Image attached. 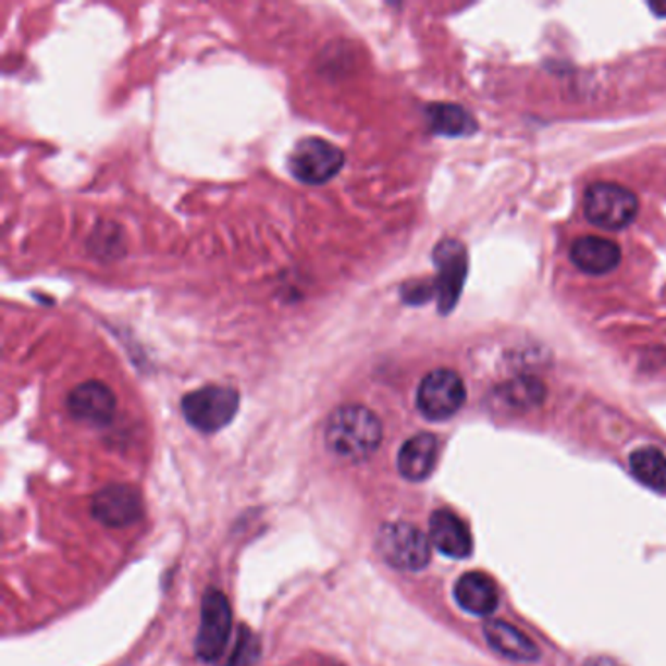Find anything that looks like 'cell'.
<instances>
[{
	"label": "cell",
	"instance_id": "cell-1",
	"mask_svg": "<svg viewBox=\"0 0 666 666\" xmlns=\"http://www.w3.org/2000/svg\"><path fill=\"white\" fill-rule=\"evenodd\" d=\"M383 440L378 415L362 405H344L326 422L324 442L329 449L348 461H363L373 456Z\"/></svg>",
	"mask_w": 666,
	"mask_h": 666
},
{
	"label": "cell",
	"instance_id": "cell-2",
	"mask_svg": "<svg viewBox=\"0 0 666 666\" xmlns=\"http://www.w3.org/2000/svg\"><path fill=\"white\" fill-rule=\"evenodd\" d=\"M639 213L638 196L614 182H596L584 194V215L606 231L629 227Z\"/></svg>",
	"mask_w": 666,
	"mask_h": 666
},
{
	"label": "cell",
	"instance_id": "cell-3",
	"mask_svg": "<svg viewBox=\"0 0 666 666\" xmlns=\"http://www.w3.org/2000/svg\"><path fill=\"white\" fill-rule=\"evenodd\" d=\"M238 393L227 385H206L192 391L182 399V415L200 432H218L235 419Z\"/></svg>",
	"mask_w": 666,
	"mask_h": 666
},
{
	"label": "cell",
	"instance_id": "cell-4",
	"mask_svg": "<svg viewBox=\"0 0 666 666\" xmlns=\"http://www.w3.org/2000/svg\"><path fill=\"white\" fill-rule=\"evenodd\" d=\"M375 547L383 562L399 571H420L430 563L429 538L417 526L393 522L381 526Z\"/></svg>",
	"mask_w": 666,
	"mask_h": 666
},
{
	"label": "cell",
	"instance_id": "cell-5",
	"mask_svg": "<svg viewBox=\"0 0 666 666\" xmlns=\"http://www.w3.org/2000/svg\"><path fill=\"white\" fill-rule=\"evenodd\" d=\"M344 152L321 137H305L287 155V169L292 176L309 186H319L334 178L343 169Z\"/></svg>",
	"mask_w": 666,
	"mask_h": 666
},
{
	"label": "cell",
	"instance_id": "cell-6",
	"mask_svg": "<svg viewBox=\"0 0 666 666\" xmlns=\"http://www.w3.org/2000/svg\"><path fill=\"white\" fill-rule=\"evenodd\" d=\"M466 383L454 370L430 371L420 381L417 407L429 420H446L454 417L466 403Z\"/></svg>",
	"mask_w": 666,
	"mask_h": 666
},
{
	"label": "cell",
	"instance_id": "cell-7",
	"mask_svg": "<svg viewBox=\"0 0 666 666\" xmlns=\"http://www.w3.org/2000/svg\"><path fill=\"white\" fill-rule=\"evenodd\" d=\"M233 628V612L223 592L208 591L201 602V621L196 638V653L203 661L220 658Z\"/></svg>",
	"mask_w": 666,
	"mask_h": 666
},
{
	"label": "cell",
	"instance_id": "cell-8",
	"mask_svg": "<svg viewBox=\"0 0 666 666\" xmlns=\"http://www.w3.org/2000/svg\"><path fill=\"white\" fill-rule=\"evenodd\" d=\"M439 278L434 292L439 297L440 313L447 314L456 307L467 276V250L456 238H444L434 250Z\"/></svg>",
	"mask_w": 666,
	"mask_h": 666
},
{
	"label": "cell",
	"instance_id": "cell-9",
	"mask_svg": "<svg viewBox=\"0 0 666 666\" xmlns=\"http://www.w3.org/2000/svg\"><path fill=\"white\" fill-rule=\"evenodd\" d=\"M67 409L78 422L90 427H106L114 419V391L102 381H85L69 393Z\"/></svg>",
	"mask_w": 666,
	"mask_h": 666
},
{
	"label": "cell",
	"instance_id": "cell-10",
	"mask_svg": "<svg viewBox=\"0 0 666 666\" xmlns=\"http://www.w3.org/2000/svg\"><path fill=\"white\" fill-rule=\"evenodd\" d=\"M92 515L110 528H124L141 520L144 501L139 491L130 485L104 486L92 501Z\"/></svg>",
	"mask_w": 666,
	"mask_h": 666
},
{
	"label": "cell",
	"instance_id": "cell-11",
	"mask_svg": "<svg viewBox=\"0 0 666 666\" xmlns=\"http://www.w3.org/2000/svg\"><path fill=\"white\" fill-rule=\"evenodd\" d=\"M430 542L454 559H464L473 552V538L467 523L447 508H440L430 516Z\"/></svg>",
	"mask_w": 666,
	"mask_h": 666
},
{
	"label": "cell",
	"instance_id": "cell-12",
	"mask_svg": "<svg viewBox=\"0 0 666 666\" xmlns=\"http://www.w3.org/2000/svg\"><path fill=\"white\" fill-rule=\"evenodd\" d=\"M571 262L581 272L602 276L616 270L621 262V248L604 237H581L571 245Z\"/></svg>",
	"mask_w": 666,
	"mask_h": 666
},
{
	"label": "cell",
	"instance_id": "cell-13",
	"mask_svg": "<svg viewBox=\"0 0 666 666\" xmlns=\"http://www.w3.org/2000/svg\"><path fill=\"white\" fill-rule=\"evenodd\" d=\"M486 643L498 655L518 661V663H532L540 658V649L532 639L523 633L522 629L515 628L513 624L503 619H491L485 624Z\"/></svg>",
	"mask_w": 666,
	"mask_h": 666
},
{
	"label": "cell",
	"instance_id": "cell-14",
	"mask_svg": "<svg viewBox=\"0 0 666 666\" xmlns=\"http://www.w3.org/2000/svg\"><path fill=\"white\" fill-rule=\"evenodd\" d=\"M454 596L457 604L473 616H491L498 606L496 582L486 572L471 571L459 577Z\"/></svg>",
	"mask_w": 666,
	"mask_h": 666
},
{
	"label": "cell",
	"instance_id": "cell-15",
	"mask_svg": "<svg viewBox=\"0 0 666 666\" xmlns=\"http://www.w3.org/2000/svg\"><path fill=\"white\" fill-rule=\"evenodd\" d=\"M436 459H439V440L434 434L422 432L400 446L397 467L405 479L424 481L434 471Z\"/></svg>",
	"mask_w": 666,
	"mask_h": 666
},
{
	"label": "cell",
	"instance_id": "cell-16",
	"mask_svg": "<svg viewBox=\"0 0 666 666\" xmlns=\"http://www.w3.org/2000/svg\"><path fill=\"white\" fill-rule=\"evenodd\" d=\"M629 469L639 483L666 493V456L658 447L645 446L629 456Z\"/></svg>",
	"mask_w": 666,
	"mask_h": 666
},
{
	"label": "cell",
	"instance_id": "cell-17",
	"mask_svg": "<svg viewBox=\"0 0 666 666\" xmlns=\"http://www.w3.org/2000/svg\"><path fill=\"white\" fill-rule=\"evenodd\" d=\"M430 130L434 134L447 135V137H461V135L473 134L477 130L473 115L466 108L456 104H432L427 110Z\"/></svg>",
	"mask_w": 666,
	"mask_h": 666
},
{
	"label": "cell",
	"instance_id": "cell-18",
	"mask_svg": "<svg viewBox=\"0 0 666 666\" xmlns=\"http://www.w3.org/2000/svg\"><path fill=\"white\" fill-rule=\"evenodd\" d=\"M543 395H545V390L542 383L532 378L513 381L506 385L505 391L506 400L518 409H528V407L542 403Z\"/></svg>",
	"mask_w": 666,
	"mask_h": 666
},
{
	"label": "cell",
	"instance_id": "cell-19",
	"mask_svg": "<svg viewBox=\"0 0 666 666\" xmlns=\"http://www.w3.org/2000/svg\"><path fill=\"white\" fill-rule=\"evenodd\" d=\"M584 666H621L618 661H614V658L609 657H594L591 661H587V665Z\"/></svg>",
	"mask_w": 666,
	"mask_h": 666
},
{
	"label": "cell",
	"instance_id": "cell-20",
	"mask_svg": "<svg viewBox=\"0 0 666 666\" xmlns=\"http://www.w3.org/2000/svg\"><path fill=\"white\" fill-rule=\"evenodd\" d=\"M651 9L655 10L658 16H663V14H666V4H663V7H658V4H651Z\"/></svg>",
	"mask_w": 666,
	"mask_h": 666
}]
</instances>
